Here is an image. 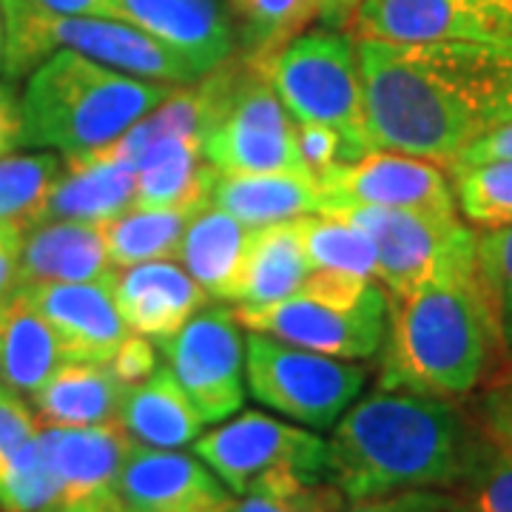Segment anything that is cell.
I'll return each instance as SVG.
<instances>
[{"label": "cell", "mask_w": 512, "mask_h": 512, "mask_svg": "<svg viewBox=\"0 0 512 512\" xmlns=\"http://www.w3.org/2000/svg\"><path fill=\"white\" fill-rule=\"evenodd\" d=\"M353 37L384 43H501L512 46V29L467 0H359L350 20Z\"/></svg>", "instance_id": "2e32d148"}, {"label": "cell", "mask_w": 512, "mask_h": 512, "mask_svg": "<svg viewBox=\"0 0 512 512\" xmlns=\"http://www.w3.org/2000/svg\"><path fill=\"white\" fill-rule=\"evenodd\" d=\"M345 507V495L325 481L288 495H237L222 512H342Z\"/></svg>", "instance_id": "e575fe53"}, {"label": "cell", "mask_w": 512, "mask_h": 512, "mask_svg": "<svg viewBox=\"0 0 512 512\" xmlns=\"http://www.w3.org/2000/svg\"><path fill=\"white\" fill-rule=\"evenodd\" d=\"M205 205V202H202ZM202 205L188 208H137L131 205L126 214L103 225L106 245L114 268H128L154 259H174L188 222Z\"/></svg>", "instance_id": "f1b7e54d"}, {"label": "cell", "mask_w": 512, "mask_h": 512, "mask_svg": "<svg viewBox=\"0 0 512 512\" xmlns=\"http://www.w3.org/2000/svg\"><path fill=\"white\" fill-rule=\"evenodd\" d=\"M470 413L476 416L484 439L495 447L512 450V367L510 373L481 387L470 404Z\"/></svg>", "instance_id": "d590c367"}, {"label": "cell", "mask_w": 512, "mask_h": 512, "mask_svg": "<svg viewBox=\"0 0 512 512\" xmlns=\"http://www.w3.org/2000/svg\"><path fill=\"white\" fill-rule=\"evenodd\" d=\"M0 60H3V12H0Z\"/></svg>", "instance_id": "7dc6e473"}, {"label": "cell", "mask_w": 512, "mask_h": 512, "mask_svg": "<svg viewBox=\"0 0 512 512\" xmlns=\"http://www.w3.org/2000/svg\"><path fill=\"white\" fill-rule=\"evenodd\" d=\"M211 202L248 228L322 214L325 191L311 171L276 174H217Z\"/></svg>", "instance_id": "44dd1931"}, {"label": "cell", "mask_w": 512, "mask_h": 512, "mask_svg": "<svg viewBox=\"0 0 512 512\" xmlns=\"http://www.w3.org/2000/svg\"><path fill=\"white\" fill-rule=\"evenodd\" d=\"M66 157L55 151L37 154H3L0 157V222L32 228L40 222Z\"/></svg>", "instance_id": "4dcf8cb0"}, {"label": "cell", "mask_w": 512, "mask_h": 512, "mask_svg": "<svg viewBox=\"0 0 512 512\" xmlns=\"http://www.w3.org/2000/svg\"><path fill=\"white\" fill-rule=\"evenodd\" d=\"M114 271L103 225L49 220L26 228L20 288L40 282H106Z\"/></svg>", "instance_id": "d6986e66"}, {"label": "cell", "mask_w": 512, "mask_h": 512, "mask_svg": "<svg viewBox=\"0 0 512 512\" xmlns=\"http://www.w3.org/2000/svg\"><path fill=\"white\" fill-rule=\"evenodd\" d=\"M319 6L322 0H228L237 57L265 72L268 63L319 18Z\"/></svg>", "instance_id": "83f0119b"}, {"label": "cell", "mask_w": 512, "mask_h": 512, "mask_svg": "<svg viewBox=\"0 0 512 512\" xmlns=\"http://www.w3.org/2000/svg\"><path fill=\"white\" fill-rule=\"evenodd\" d=\"M43 9L57 15H92V18H117L114 0H37Z\"/></svg>", "instance_id": "ee69618b"}, {"label": "cell", "mask_w": 512, "mask_h": 512, "mask_svg": "<svg viewBox=\"0 0 512 512\" xmlns=\"http://www.w3.org/2000/svg\"><path fill=\"white\" fill-rule=\"evenodd\" d=\"M299 234L313 271L379 279L376 245L365 228L350 222L342 214H308L299 217Z\"/></svg>", "instance_id": "f546056e"}, {"label": "cell", "mask_w": 512, "mask_h": 512, "mask_svg": "<svg viewBox=\"0 0 512 512\" xmlns=\"http://www.w3.org/2000/svg\"><path fill=\"white\" fill-rule=\"evenodd\" d=\"M265 74L296 123L336 128L359 157L376 148L367 131L356 37L328 26L302 32L268 63Z\"/></svg>", "instance_id": "ba28073f"}, {"label": "cell", "mask_w": 512, "mask_h": 512, "mask_svg": "<svg viewBox=\"0 0 512 512\" xmlns=\"http://www.w3.org/2000/svg\"><path fill=\"white\" fill-rule=\"evenodd\" d=\"M217 168L205 163L197 140H163L134 163L137 208H188L211 200Z\"/></svg>", "instance_id": "484cf974"}, {"label": "cell", "mask_w": 512, "mask_h": 512, "mask_svg": "<svg viewBox=\"0 0 512 512\" xmlns=\"http://www.w3.org/2000/svg\"><path fill=\"white\" fill-rule=\"evenodd\" d=\"M137 177L134 168L103 154L66 157V168L57 177L40 222L72 220L106 225L134 205Z\"/></svg>", "instance_id": "7402d4cb"}, {"label": "cell", "mask_w": 512, "mask_h": 512, "mask_svg": "<svg viewBox=\"0 0 512 512\" xmlns=\"http://www.w3.org/2000/svg\"><path fill=\"white\" fill-rule=\"evenodd\" d=\"M55 330L63 356L72 362L109 365L131 330L117 311L106 282H40L18 288Z\"/></svg>", "instance_id": "9a60e30c"}, {"label": "cell", "mask_w": 512, "mask_h": 512, "mask_svg": "<svg viewBox=\"0 0 512 512\" xmlns=\"http://www.w3.org/2000/svg\"><path fill=\"white\" fill-rule=\"evenodd\" d=\"M177 86L117 72L60 49L32 69L20 100V146L80 157L117 143Z\"/></svg>", "instance_id": "277c9868"}, {"label": "cell", "mask_w": 512, "mask_h": 512, "mask_svg": "<svg viewBox=\"0 0 512 512\" xmlns=\"http://www.w3.org/2000/svg\"><path fill=\"white\" fill-rule=\"evenodd\" d=\"M63 362L66 356L55 330L23 291L0 299V384L32 399Z\"/></svg>", "instance_id": "cb8c5ba5"}, {"label": "cell", "mask_w": 512, "mask_h": 512, "mask_svg": "<svg viewBox=\"0 0 512 512\" xmlns=\"http://www.w3.org/2000/svg\"><path fill=\"white\" fill-rule=\"evenodd\" d=\"M117 421L134 444L157 450H183L200 439L205 427L197 407L165 365L143 382L128 384L120 399Z\"/></svg>", "instance_id": "603a6c76"}, {"label": "cell", "mask_w": 512, "mask_h": 512, "mask_svg": "<svg viewBox=\"0 0 512 512\" xmlns=\"http://www.w3.org/2000/svg\"><path fill=\"white\" fill-rule=\"evenodd\" d=\"M26 228L15 222H0V299L20 288V248Z\"/></svg>", "instance_id": "b9f144b4"}, {"label": "cell", "mask_w": 512, "mask_h": 512, "mask_svg": "<svg viewBox=\"0 0 512 512\" xmlns=\"http://www.w3.org/2000/svg\"><path fill=\"white\" fill-rule=\"evenodd\" d=\"M6 74H29L60 49L92 57L117 72L143 80L185 86L202 77L185 57L126 20L92 15H57L37 0H0Z\"/></svg>", "instance_id": "5b68a950"}, {"label": "cell", "mask_w": 512, "mask_h": 512, "mask_svg": "<svg viewBox=\"0 0 512 512\" xmlns=\"http://www.w3.org/2000/svg\"><path fill=\"white\" fill-rule=\"evenodd\" d=\"M470 6L481 9L484 15H490L498 23H504L507 29H512V0H467Z\"/></svg>", "instance_id": "bcb514c9"}, {"label": "cell", "mask_w": 512, "mask_h": 512, "mask_svg": "<svg viewBox=\"0 0 512 512\" xmlns=\"http://www.w3.org/2000/svg\"><path fill=\"white\" fill-rule=\"evenodd\" d=\"M484 450L487 439L461 399L379 387L336 421L328 470L348 504L407 490L458 493Z\"/></svg>", "instance_id": "7a4b0ae2"}, {"label": "cell", "mask_w": 512, "mask_h": 512, "mask_svg": "<svg viewBox=\"0 0 512 512\" xmlns=\"http://www.w3.org/2000/svg\"><path fill=\"white\" fill-rule=\"evenodd\" d=\"M245 382L256 402L311 430H333L367 384V367L251 330Z\"/></svg>", "instance_id": "30bf717a"}, {"label": "cell", "mask_w": 512, "mask_h": 512, "mask_svg": "<svg viewBox=\"0 0 512 512\" xmlns=\"http://www.w3.org/2000/svg\"><path fill=\"white\" fill-rule=\"evenodd\" d=\"M20 103L12 97V92L0 83V157L9 154L12 148L20 146Z\"/></svg>", "instance_id": "7bdbcfd3"}, {"label": "cell", "mask_w": 512, "mask_h": 512, "mask_svg": "<svg viewBox=\"0 0 512 512\" xmlns=\"http://www.w3.org/2000/svg\"><path fill=\"white\" fill-rule=\"evenodd\" d=\"M311 271L299 234V220L254 228L245 276L237 293L239 308H265L288 299L311 276Z\"/></svg>", "instance_id": "4316f807"}, {"label": "cell", "mask_w": 512, "mask_h": 512, "mask_svg": "<svg viewBox=\"0 0 512 512\" xmlns=\"http://www.w3.org/2000/svg\"><path fill=\"white\" fill-rule=\"evenodd\" d=\"M501 362L478 274L390 299L379 387L467 399Z\"/></svg>", "instance_id": "3957f363"}, {"label": "cell", "mask_w": 512, "mask_h": 512, "mask_svg": "<svg viewBox=\"0 0 512 512\" xmlns=\"http://www.w3.org/2000/svg\"><path fill=\"white\" fill-rule=\"evenodd\" d=\"M40 444L57 484V512H123L117 481L134 441L120 421L92 427L40 424Z\"/></svg>", "instance_id": "4fadbf2b"}, {"label": "cell", "mask_w": 512, "mask_h": 512, "mask_svg": "<svg viewBox=\"0 0 512 512\" xmlns=\"http://www.w3.org/2000/svg\"><path fill=\"white\" fill-rule=\"evenodd\" d=\"M123 512H220L234 495L200 456L134 444L120 470Z\"/></svg>", "instance_id": "5bb4252c"}, {"label": "cell", "mask_w": 512, "mask_h": 512, "mask_svg": "<svg viewBox=\"0 0 512 512\" xmlns=\"http://www.w3.org/2000/svg\"><path fill=\"white\" fill-rule=\"evenodd\" d=\"M359 0H322L319 18L328 29H350V20L356 15Z\"/></svg>", "instance_id": "f6af8a7d"}, {"label": "cell", "mask_w": 512, "mask_h": 512, "mask_svg": "<svg viewBox=\"0 0 512 512\" xmlns=\"http://www.w3.org/2000/svg\"><path fill=\"white\" fill-rule=\"evenodd\" d=\"M165 367L205 424L237 416L245 404V339L237 311L205 305L163 339Z\"/></svg>", "instance_id": "8fae6325"}, {"label": "cell", "mask_w": 512, "mask_h": 512, "mask_svg": "<svg viewBox=\"0 0 512 512\" xmlns=\"http://www.w3.org/2000/svg\"><path fill=\"white\" fill-rule=\"evenodd\" d=\"M325 191V211L336 208H396L427 214H458L450 177L439 163L373 148L362 160L336 165L319 177ZM322 211V214H325Z\"/></svg>", "instance_id": "7c38bea8"}, {"label": "cell", "mask_w": 512, "mask_h": 512, "mask_svg": "<svg viewBox=\"0 0 512 512\" xmlns=\"http://www.w3.org/2000/svg\"><path fill=\"white\" fill-rule=\"evenodd\" d=\"M117 18L157 37L200 74L237 55L228 0H114Z\"/></svg>", "instance_id": "e0dca14e"}, {"label": "cell", "mask_w": 512, "mask_h": 512, "mask_svg": "<svg viewBox=\"0 0 512 512\" xmlns=\"http://www.w3.org/2000/svg\"><path fill=\"white\" fill-rule=\"evenodd\" d=\"M40 436V421L23 396L0 384V467Z\"/></svg>", "instance_id": "f35d334b"}, {"label": "cell", "mask_w": 512, "mask_h": 512, "mask_svg": "<svg viewBox=\"0 0 512 512\" xmlns=\"http://www.w3.org/2000/svg\"><path fill=\"white\" fill-rule=\"evenodd\" d=\"M476 274L493 316L501 362L512 367V225L478 234Z\"/></svg>", "instance_id": "d6a6232c"}, {"label": "cell", "mask_w": 512, "mask_h": 512, "mask_svg": "<svg viewBox=\"0 0 512 512\" xmlns=\"http://www.w3.org/2000/svg\"><path fill=\"white\" fill-rule=\"evenodd\" d=\"M478 163H512V120L504 123V126H495L487 134H481L447 168Z\"/></svg>", "instance_id": "60d3db41"}, {"label": "cell", "mask_w": 512, "mask_h": 512, "mask_svg": "<svg viewBox=\"0 0 512 512\" xmlns=\"http://www.w3.org/2000/svg\"><path fill=\"white\" fill-rule=\"evenodd\" d=\"M251 234L254 228L242 225L237 217L208 200L188 222L174 262L194 276L208 296L220 302H237Z\"/></svg>", "instance_id": "ffe728a7"}, {"label": "cell", "mask_w": 512, "mask_h": 512, "mask_svg": "<svg viewBox=\"0 0 512 512\" xmlns=\"http://www.w3.org/2000/svg\"><path fill=\"white\" fill-rule=\"evenodd\" d=\"M194 453L231 495H288L330 481L328 441L256 410L200 436Z\"/></svg>", "instance_id": "52a82bcc"}, {"label": "cell", "mask_w": 512, "mask_h": 512, "mask_svg": "<svg viewBox=\"0 0 512 512\" xmlns=\"http://www.w3.org/2000/svg\"><path fill=\"white\" fill-rule=\"evenodd\" d=\"M296 146L302 165L316 177L328 174L336 165L362 160L336 128L319 126V123H296Z\"/></svg>", "instance_id": "8d00e7d4"}, {"label": "cell", "mask_w": 512, "mask_h": 512, "mask_svg": "<svg viewBox=\"0 0 512 512\" xmlns=\"http://www.w3.org/2000/svg\"><path fill=\"white\" fill-rule=\"evenodd\" d=\"M373 146L450 165L512 120V46L356 37Z\"/></svg>", "instance_id": "6da1fadb"}, {"label": "cell", "mask_w": 512, "mask_h": 512, "mask_svg": "<svg viewBox=\"0 0 512 512\" xmlns=\"http://www.w3.org/2000/svg\"><path fill=\"white\" fill-rule=\"evenodd\" d=\"M458 493L467 498L473 512H512V450L487 441L476 473Z\"/></svg>", "instance_id": "836d02e7"}, {"label": "cell", "mask_w": 512, "mask_h": 512, "mask_svg": "<svg viewBox=\"0 0 512 512\" xmlns=\"http://www.w3.org/2000/svg\"><path fill=\"white\" fill-rule=\"evenodd\" d=\"M450 185L458 214L476 231H495L512 225V163L456 165Z\"/></svg>", "instance_id": "1f68e13d"}, {"label": "cell", "mask_w": 512, "mask_h": 512, "mask_svg": "<svg viewBox=\"0 0 512 512\" xmlns=\"http://www.w3.org/2000/svg\"><path fill=\"white\" fill-rule=\"evenodd\" d=\"M328 214V211H325ZM376 245L379 282L390 299L476 274L478 231L461 214H427L396 208H336Z\"/></svg>", "instance_id": "9c48e42d"}, {"label": "cell", "mask_w": 512, "mask_h": 512, "mask_svg": "<svg viewBox=\"0 0 512 512\" xmlns=\"http://www.w3.org/2000/svg\"><path fill=\"white\" fill-rule=\"evenodd\" d=\"M126 384L100 362L66 359L32 396L40 424L52 427H92L117 421Z\"/></svg>", "instance_id": "d4e9b609"}, {"label": "cell", "mask_w": 512, "mask_h": 512, "mask_svg": "<svg viewBox=\"0 0 512 512\" xmlns=\"http://www.w3.org/2000/svg\"><path fill=\"white\" fill-rule=\"evenodd\" d=\"M239 325L333 359L365 362L382 350L390 296L379 279L311 271L296 291L265 308H239Z\"/></svg>", "instance_id": "8992f818"}, {"label": "cell", "mask_w": 512, "mask_h": 512, "mask_svg": "<svg viewBox=\"0 0 512 512\" xmlns=\"http://www.w3.org/2000/svg\"><path fill=\"white\" fill-rule=\"evenodd\" d=\"M111 296L131 333L163 342L205 308L208 293L174 259H154L117 268L111 276Z\"/></svg>", "instance_id": "ac0fdd59"}, {"label": "cell", "mask_w": 512, "mask_h": 512, "mask_svg": "<svg viewBox=\"0 0 512 512\" xmlns=\"http://www.w3.org/2000/svg\"><path fill=\"white\" fill-rule=\"evenodd\" d=\"M342 512H473V507L456 490H407L348 504Z\"/></svg>", "instance_id": "74e56055"}, {"label": "cell", "mask_w": 512, "mask_h": 512, "mask_svg": "<svg viewBox=\"0 0 512 512\" xmlns=\"http://www.w3.org/2000/svg\"><path fill=\"white\" fill-rule=\"evenodd\" d=\"M109 367L114 370V376L128 387V384L148 379L160 367V359H157V350H154V345L148 342L146 336L131 333L126 342L120 345V350L114 353Z\"/></svg>", "instance_id": "ab89813d"}]
</instances>
